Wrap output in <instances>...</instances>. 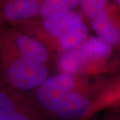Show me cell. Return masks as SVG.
Returning a JSON list of instances; mask_svg holds the SVG:
<instances>
[{"label": "cell", "instance_id": "obj_7", "mask_svg": "<svg viewBox=\"0 0 120 120\" xmlns=\"http://www.w3.org/2000/svg\"><path fill=\"white\" fill-rule=\"evenodd\" d=\"M14 46L18 56L30 61L43 63L49 60V51L42 42L30 36L18 35L14 39Z\"/></svg>", "mask_w": 120, "mask_h": 120}, {"label": "cell", "instance_id": "obj_5", "mask_svg": "<svg viewBox=\"0 0 120 120\" xmlns=\"http://www.w3.org/2000/svg\"><path fill=\"white\" fill-rule=\"evenodd\" d=\"M0 120H39V116L15 90L0 84Z\"/></svg>", "mask_w": 120, "mask_h": 120}, {"label": "cell", "instance_id": "obj_9", "mask_svg": "<svg viewBox=\"0 0 120 120\" xmlns=\"http://www.w3.org/2000/svg\"><path fill=\"white\" fill-rule=\"evenodd\" d=\"M91 26L97 34L98 38L111 47L120 43V30L109 17L107 11L92 19Z\"/></svg>", "mask_w": 120, "mask_h": 120}, {"label": "cell", "instance_id": "obj_2", "mask_svg": "<svg viewBox=\"0 0 120 120\" xmlns=\"http://www.w3.org/2000/svg\"><path fill=\"white\" fill-rule=\"evenodd\" d=\"M1 85L20 92L37 90L47 79L49 70L43 63L30 61L21 57L9 60L3 70Z\"/></svg>", "mask_w": 120, "mask_h": 120}, {"label": "cell", "instance_id": "obj_12", "mask_svg": "<svg viewBox=\"0 0 120 120\" xmlns=\"http://www.w3.org/2000/svg\"><path fill=\"white\" fill-rule=\"evenodd\" d=\"M116 1H117V3H118V4H120V0H116Z\"/></svg>", "mask_w": 120, "mask_h": 120}, {"label": "cell", "instance_id": "obj_8", "mask_svg": "<svg viewBox=\"0 0 120 120\" xmlns=\"http://www.w3.org/2000/svg\"><path fill=\"white\" fill-rule=\"evenodd\" d=\"M39 0H9L3 8L4 16L11 22H20L36 17L40 13Z\"/></svg>", "mask_w": 120, "mask_h": 120}, {"label": "cell", "instance_id": "obj_11", "mask_svg": "<svg viewBox=\"0 0 120 120\" xmlns=\"http://www.w3.org/2000/svg\"><path fill=\"white\" fill-rule=\"evenodd\" d=\"M108 0H80L82 11L90 19L99 16L107 11Z\"/></svg>", "mask_w": 120, "mask_h": 120}, {"label": "cell", "instance_id": "obj_3", "mask_svg": "<svg viewBox=\"0 0 120 120\" xmlns=\"http://www.w3.org/2000/svg\"><path fill=\"white\" fill-rule=\"evenodd\" d=\"M44 29L59 41L64 51L80 45L88 38V30L77 11H69L58 17L45 19Z\"/></svg>", "mask_w": 120, "mask_h": 120}, {"label": "cell", "instance_id": "obj_6", "mask_svg": "<svg viewBox=\"0 0 120 120\" xmlns=\"http://www.w3.org/2000/svg\"><path fill=\"white\" fill-rule=\"evenodd\" d=\"M90 107V101L86 96L71 92L62 99L53 113L63 120H77L85 116Z\"/></svg>", "mask_w": 120, "mask_h": 120}, {"label": "cell", "instance_id": "obj_10", "mask_svg": "<svg viewBox=\"0 0 120 120\" xmlns=\"http://www.w3.org/2000/svg\"><path fill=\"white\" fill-rule=\"evenodd\" d=\"M80 0H44L39 14L45 19L63 15L79 5Z\"/></svg>", "mask_w": 120, "mask_h": 120}, {"label": "cell", "instance_id": "obj_1", "mask_svg": "<svg viewBox=\"0 0 120 120\" xmlns=\"http://www.w3.org/2000/svg\"><path fill=\"white\" fill-rule=\"evenodd\" d=\"M112 47L98 38L90 37L77 47L64 51L58 66L60 73L74 76L83 72L94 62L107 59L111 55Z\"/></svg>", "mask_w": 120, "mask_h": 120}, {"label": "cell", "instance_id": "obj_4", "mask_svg": "<svg viewBox=\"0 0 120 120\" xmlns=\"http://www.w3.org/2000/svg\"><path fill=\"white\" fill-rule=\"evenodd\" d=\"M76 86L75 77L65 73H59L47 79L37 89L36 101L39 108L48 112L55 110L58 104Z\"/></svg>", "mask_w": 120, "mask_h": 120}]
</instances>
